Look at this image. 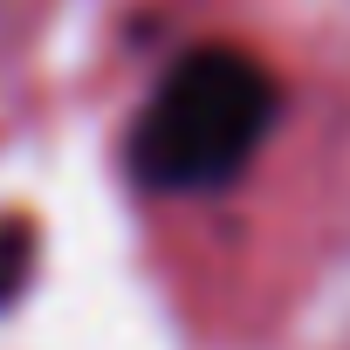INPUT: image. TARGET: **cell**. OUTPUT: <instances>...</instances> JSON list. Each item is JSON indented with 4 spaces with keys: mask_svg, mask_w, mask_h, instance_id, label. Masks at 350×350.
<instances>
[{
    "mask_svg": "<svg viewBox=\"0 0 350 350\" xmlns=\"http://www.w3.org/2000/svg\"><path fill=\"white\" fill-rule=\"evenodd\" d=\"M35 247H42L35 220L0 213V316H8V309L28 295V282H35Z\"/></svg>",
    "mask_w": 350,
    "mask_h": 350,
    "instance_id": "obj_2",
    "label": "cell"
},
{
    "mask_svg": "<svg viewBox=\"0 0 350 350\" xmlns=\"http://www.w3.org/2000/svg\"><path fill=\"white\" fill-rule=\"evenodd\" d=\"M8 28H14V0H0V49H8Z\"/></svg>",
    "mask_w": 350,
    "mask_h": 350,
    "instance_id": "obj_3",
    "label": "cell"
},
{
    "mask_svg": "<svg viewBox=\"0 0 350 350\" xmlns=\"http://www.w3.org/2000/svg\"><path fill=\"white\" fill-rule=\"evenodd\" d=\"M275 117L282 90L247 49H186L131 117V179L151 200H213L261 158Z\"/></svg>",
    "mask_w": 350,
    "mask_h": 350,
    "instance_id": "obj_1",
    "label": "cell"
}]
</instances>
